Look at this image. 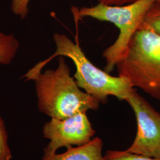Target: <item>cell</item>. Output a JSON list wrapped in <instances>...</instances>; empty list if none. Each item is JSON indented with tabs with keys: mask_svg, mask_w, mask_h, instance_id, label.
Masks as SVG:
<instances>
[{
	"mask_svg": "<svg viewBox=\"0 0 160 160\" xmlns=\"http://www.w3.org/2000/svg\"><path fill=\"white\" fill-rule=\"evenodd\" d=\"M33 80L39 109L51 118L63 119L100 107L98 100L78 86L63 57L59 58L57 68L40 72Z\"/></svg>",
	"mask_w": 160,
	"mask_h": 160,
	"instance_id": "obj_1",
	"label": "cell"
},
{
	"mask_svg": "<svg viewBox=\"0 0 160 160\" xmlns=\"http://www.w3.org/2000/svg\"><path fill=\"white\" fill-rule=\"evenodd\" d=\"M116 67L134 88L160 100V35L141 24Z\"/></svg>",
	"mask_w": 160,
	"mask_h": 160,
	"instance_id": "obj_2",
	"label": "cell"
},
{
	"mask_svg": "<svg viewBox=\"0 0 160 160\" xmlns=\"http://www.w3.org/2000/svg\"><path fill=\"white\" fill-rule=\"evenodd\" d=\"M53 38L56 51L51 57L45 60L47 63L57 56L69 58L75 66L74 77L80 88L100 103H107L110 96L126 101L135 89L128 78L112 76L97 68L86 57L79 44L72 42L66 35L55 33Z\"/></svg>",
	"mask_w": 160,
	"mask_h": 160,
	"instance_id": "obj_3",
	"label": "cell"
},
{
	"mask_svg": "<svg viewBox=\"0 0 160 160\" xmlns=\"http://www.w3.org/2000/svg\"><path fill=\"white\" fill-rule=\"evenodd\" d=\"M155 0H138L123 6H109L98 3L90 7L72 10L77 20L91 17L102 22L114 24L119 34L114 43L106 48L103 57L106 63V72H112L123 58L133 36L139 28L147 12Z\"/></svg>",
	"mask_w": 160,
	"mask_h": 160,
	"instance_id": "obj_4",
	"label": "cell"
},
{
	"mask_svg": "<svg viewBox=\"0 0 160 160\" xmlns=\"http://www.w3.org/2000/svg\"><path fill=\"white\" fill-rule=\"evenodd\" d=\"M137 120V131L126 150L132 153L160 159V113L135 88L126 100Z\"/></svg>",
	"mask_w": 160,
	"mask_h": 160,
	"instance_id": "obj_5",
	"label": "cell"
},
{
	"mask_svg": "<svg viewBox=\"0 0 160 160\" xmlns=\"http://www.w3.org/2000/svg\"><path fill=\"white\" fill-rule=\"evenodd\" d=\"M44 137L50 141L45 154L55 153L62 147L81 146L93 139L96 131L86 112H81L63 119L51 118L43 128Z\"/></svg>",
	"mask_w": 160,
	"mask_h": 160,
	"instance_id": "obj_6",
	"label": "cell"
},
{
	"mask_svg": "<svg viewBox=\"0 0 160 160\" xmlns=\"http://www.w3.org/2000/svg\"><path fill=\"white\" fill-rule=\"evenodd\" d=\"M103 145L101 138H94L85 145L69 147L62 154H45L42 160H103Z\"/></svg>",
	"mask_w": 160,
	"mask_h": 160,
	"instance_id": "obj_7",
	"label": "cell"
},
{
	"mask_svg": "<svg viewBox=\"0 0 160 160\" xmlns=\"http://www.w3.org/2000/svg\"><path fill=\"white\" fill-rule=\"evenodd\" d=\"M19 48V42L12 34L0 31V64L9 65L14 59Z\"/></svg>",
	"mask_w": 160,
	"mask_h": 160,
	"instance_id": "obj_8",
	"label": "cell"
},
{
	"mask_svg": "<svg viewBox=\"0 0 160 160\" xmlns=\"http://www.w3.org/2000/svg\"><path fill=\"white\" fill-rule=\"evenodd\" d=\"M142 25L160 35V0H155L143 18Z\"/></svg>",
	"mask_w": 160,
	"mask_h": 160,
	"instance_id": "obj_9",
	"label": "cell"
},
{
	"mask_svg": "<svg viewBox=\"0 0 160 160\" xmlns=\"http://www.w3.org/2000/svg\"><path fill=\"white\" fill-rule=\"evenodd\" d=\"M103 160H160V159L132 153L126 149L124 151L109 150L103 155Z\"/></svg>",
	"mask_w": 160,
	"mask_h": 160,
	"instance_id": "obj_10",
	"label": "cell"
},
{
	"mask_svg": "<svg viewBox=\"0 0 160 160\" xmlns=\"http://www.w3.org/2000/svg\"><path fill=\"white\" fill-rule=\"evenodd\" d=\"M11 152L7 143V135L3 121L0 116V160H10Z\"/></svg>",
	"mask_w": 160,
	"mask_h": 160,
	"instance_id": "obj_11",
	"label": "cell"
},
{
	"mask_svg": "<svg viewBox=\"0 0 160 160\" xmlns=\"http://www.w3.org/2000/svg\"><path fill=\"white\" fill-rule=\"evenodd\" d=\"M30 0H12V12L21 18H24L29 12V2Z\"/></svg>",
	"mask_w": 160,
	"mask_h": 160,
	"instance_id": "obj_12",
	"label": "cell"
},
{
	"mask_svg": "<svg viewBox=\"0 0 160 160\" xmlns=\"http://www.w3.org/2000/svg\"><path fill=\"white\" fill-rule=\"evenodd\" d=\"M138 0H97L100 4L109 6H123L134 2Z\"/></svg>",
	"mask_w": 160,
	"mask_h": 160,
	"instance_id": "obj_13",
	"label": "cell"
}]
</instances>
